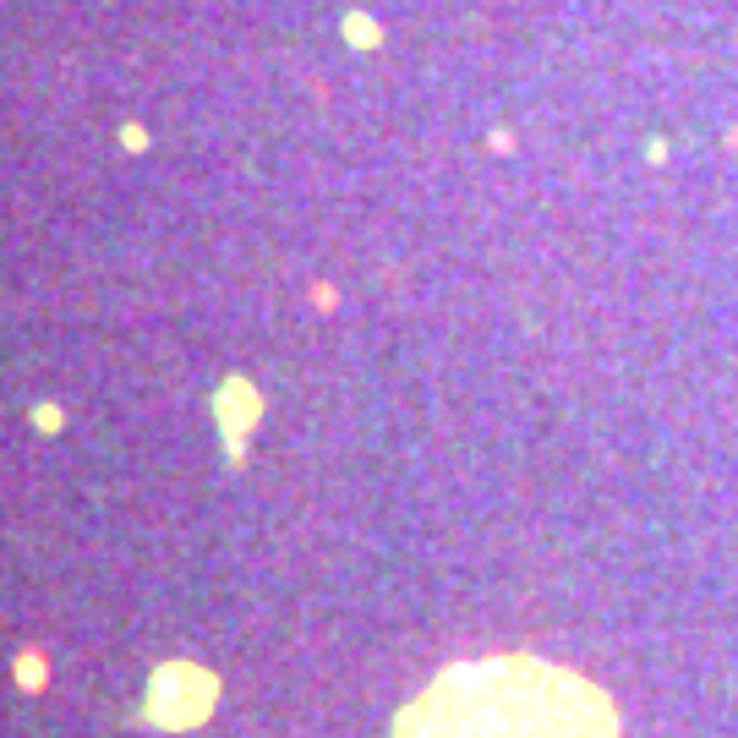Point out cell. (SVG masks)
<instances>
[{"instance_id": "obj_4", "label": "cell", "mask_w": 738, "mask_h": 738, "mask_svg": "<svg viewBox=\"0 0 738 738\" xmlns=\"http://www.w3.org/2000/svg\"><path fill=\"white\" fill-rule=\"evenodd\" d=\"M33 427H39V432H55V427H61V410H55V405H39V410H33Z\"/></svg>"}, {"instance_id": "obj_1", "label": "cell", "mask_w": 738, "mask_h": 738, "mask_svg": "<svg viewBox=\"0 0 738 738\" xmlns=\"http://www.w3.org/2000/svg\"><path fill=\"white\" fill-rule=\"evenodd\" d=\"M394 738H618L607 689L542 656H482L438 673Z\"/></svg>"}, {"instance_id": "obj_3", "label": "cell", "mask_w": 738, "mask_h": 738, "mask_svg": "<svg viewBox=\"0 0 738 738\" xmlns=\"http://www.w3.org/2000/svg\"><path fill=\"white\" fill-rule=\"evenodd\" d=\"M39 673H44L39 656H22V662H17V684H22V689H39V684H44Z\"/></svg>"}, {"instance_id": "obj_2", "label": "cell", "mask_w": 738, "mask_h": 738, "mask_svg": "<svg viewBox=\"0 0 738 738\" xmlns=\"http://www.w3.org/2000/svg\"><path fill=\"white\" fill-rule=\"evenodd\" d=\"M208 706H214V678L203 667L164 662L148 678V722H159V728H192Z\"/></svg>"}]
</instances>
